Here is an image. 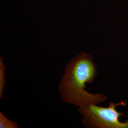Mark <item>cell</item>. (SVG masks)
<instances>
[{"label":"cell","mask_w":128,"mask_h":128,"mask_svg":"<svg viewBox=\"0 0 128 128\" xmlns=\"http://www.w3.org/2000/svg\"><path fill=\"white\" fill-rule=\"evenodd\" d=\"M18 125L16 122L8 119L0 112V128H18Z\"/></svg>","instance_id":"4"},{"label":"cell","mask_w":128,"mask_h":128,"mask_svg":"<svg viewBox=\"0 0 128 128\" xmlns=\"http://www.w3.org/2000/svg\"><path fill=\"white\" fill-rule=\"evenodd\" d=\"M6 83V67L3 58L0 57V99L2 98Z\"/></svg>","instance_id":"3"},{"label":"cell","mask_w":128,"mask_h":128,"mask_svg":"<svg viewBox=\"0 0 128 128\" xmlns=\"http://www.w3.org/2000/svg\"><path fill=\"white\" fill-rule=\"evenodd\" d=\"M58 84L61 98L64 102L78 107L98 104L107 99L102 94H92L85 89L97 74L96 65L91 55L80 52L69 61Z\"/></svg>","instance_id":"1"},{"label":"cell","mask_w":128,"mask_h":128,"mask_svg":"<svg viewBox=\"0 0 128 128\" xmlns=\"http://www.w3.org/2000/svg\"><path fill=\"white\" fill-rule=\"evenodd\" d=\"M121 103H110L108 107L92 104L78 107V112L82 116V123L85 126L98 128H128V120L125 122L119 120L122 114L116 110Z\"/></svg>","instance_id":"2"}]
</instances>
